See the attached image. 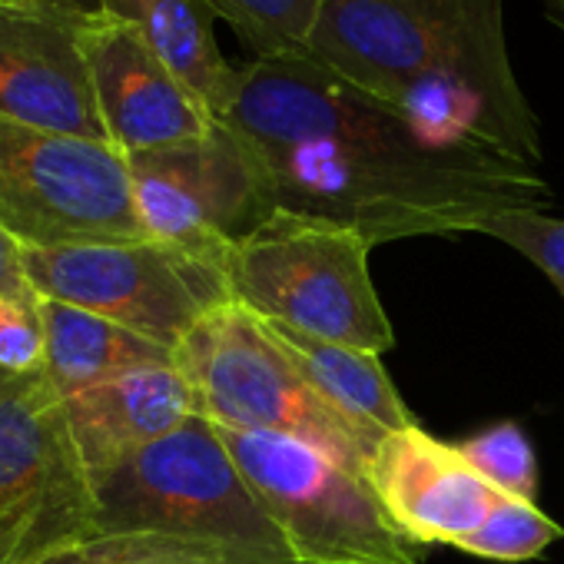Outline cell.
Wrapping results in <instances>:
<instances>
[{
	"mask_svg": "<svg viewBox=\"0 0 564 564\" xmlns=\"http://www.w3.org/2000/svg\"><path fill=\"white\" fill-rule=\"evenodd\" d=\"M216 120L246 143L275 209L343 223L372 246L478 232L498 213L554 199L534 166L438 143L306 54L236 67Z\"/></svg>",
	"mask_w": 564,
	"mask_h": 564,
	"instance_id": "1",
	"label": "cell"
},
{
	"mask_svg": "<svg viewBox=\"0 0 564 564\" xmlns=\"http://www.w3.org/2000/svg\"><path fill=\"white\" fill-rule=\"evenodd\" d=\"M306 57L402 110L438 143L541 163L505 0H323Z\"/></svg>",
	"mask_w": 564,
	"mask_h": 564,
	"instance_id": "2",
	"label": "cell"
},
{
	"mask_svg": "<svg viewBox=\"0 0 564 564\" xmlns=\"http://www.w3.org/2000/svg\"><path fill=\"white\" fill-rule=\"evenodd\" d=\"M90 478L94 538L183 541L223 564H300L203 415Z\"/></svg>",
	"mask_w": 564,
	"mask_h": 564,
	"instance_id": "3",
	"label": "cell"
},
{
	"mask_svg": "<svg viewBox=\"0 0 564 564\" xmlns=\"http://www.w3.org/2000/svg\"><path fill=\"white\" fill-rule=\"evenodd\" d=\"M376 246L333 219L272 209L223 256L229 300L265 323L382 356L392 323L369 272Z\"/></svg>",
	"mask_w": 564,
	"mask_h": 564,
	"instance_id": "4",
	"label": "cell"
},
{
	"mask_svg": "<svg viewBox=\"0 0 564 564\" xmlns=\"http://www.w3.org/2000/svg\"><path fill=\"white\" fill-rule=\"evenodd\" d=\"M173 366L189 386L196 415L219 429L290 435L362 475L386 438L333 409L272 329L239 303L206 313L173 349Z\"/></svg>",
	"mask_w": 564,
	"mask_h": 564,
	"instance_id": "5",
	"label": "cell"
},
{
	"mask_svg": "<svg viewBox=\"0 0 564 564\" xmlns=\"http://www.w3.org/2000/svg\"><path fill=\"white\" fill-rule=\"evenodd\" d=\"M216 432L300 564L422 561L425 544L399 528L369 475L290 435Z\"/></svg>",
	"mask_w": 564,
	"mask_h": 564,
	"instance_id": "6",
	"label": "cell"
},
{
	"mask_svg": "<svg viewBox=\"0 0 564 564\" xmlns=\"http://www.w3.org/2000/svg\"><path fill=\"white\" fill-rule=\"evenodd\" d=\"M0 232L21 249L147 239L127 153L0 117Z\"/></svg>",
	"mask_w": 564,
	"mask_h": 564,
	"instance_id": "7",
	"label": "cell"
},
{
	"mask_svg": "<svg viewBox=\"0 0 564 564\" xmlns=\"http://www.w3.org/2000/svg\"><path fill=\"white\" fill-rule=\"evenodd\" d=\"M21 269L37 300L97 313L166 349L206 313L232 303L216 262L153 239L21 249Z\"/></svg>",
	"mask_w": 564,
	"mask_h": 564,
	"instance_id": "8",
	"label": "cell"
},
{
	"mask_svg": "<svg viewBox=\"0 0 564 564\" xmlns=\"http://www.w3.org/2000/svg\"><path fill=\"white\" fill-rule=\"evenodd\" d=\"M94 478L47 376L0 395V564H44L94 541Z\"/></svg>",
	"mask_w": 564,
	"mask_h": 564,
	"instance_id": "9",
	"label": "cell"
},
{
	"mask_svg": "<svg viewBox=\"0 0 564 564\" xmlns=\"http://www.w3.org/2000/svg\"><path fill=\"white\" fill-rule=\"evenodd\" d=\"M127 160L147 239L219 269L226 249L275 209L259 163L219 120L199 140Z\"/></svg>",
	"mask_w": 564,
	"mask_h": 564,
	"instance_id": "10",
	"label": "cell"
},
{
	"mask_svg": "<svg viewBox=\"0 0 564 564\" xmlns=\"http://www.w3.org/2000/svg\"><path fill=\"white\" fill-rule=\"evenodd\" d=\"M90 18L57 4H0V117L107 140L84 61Z\"/></svg>",
	"mask_w": 564,
	"mask_h": 564,
	"instance_id": "11",
	"label": "cell"
},
{
	"mask_svg": "<svg viewBox=\"0 0 564 564\" xmlns=\"http://www.w3.org/2000/svg\"><path fill=\"white\" fill-rule=\"evenodd\" d=\"M84 61L107 143L120 153L189 143L216 127L209 107L130 24L94 14L84 28Z\"/></svg>",
	"mask_w": 564,
	"mask_h": 564,
	"instance_id": "12",
	"label": "cell"
},
{
	"mask_svg": "<svg viewBox=\"0 0 564 564\" xmlns=\"http://www.w3.org/2000/svg\"><path fill=\"white\" fill-rule=\"evenodd\" d=\"M369 481L389 514L419 544H462L498 501L475 465L425 429L389 432L369 465Z\"/></svg>",
	"mask_w": 564,
	"mask_h": 564,
	"instance_id": "13",
	"label": "cell"
},
{
	"mask_svg": "<svg viewBox=\"0 0 564 564\" xmlns=\"http://www.w3.org/2000/svg\"><path fill=\"white\" fill-rule=\"evenodd\" d=\"M61 405L90 475L120 465L196 415L189 386L173 362L110 376L64 395Z\"/></svg>",
	"mask_w": 564,
	"mask_h": 564,
	"instance_id": "14",
	"label": "cell"
},
{
	"mask_svg": "<svg viewBox=\"0 0 564 564\" xmlns=\"http://www.w3.org/2000/svg\"><path fill=\"white\" fill-rule=\"evenodd\" d=\"M100 14L140 31L160 61L219 117L236 64L216 44V14L206 0H100Z\"/></svg>",
	"mask_w": 564,
	"mask_h": 564,
	"instance_id": "15",
	"label": "cell"
},
{
	"mask_svg": "<svg viewBox=\"0 0 564 564\" xmlns=\"http://www.w3.org/2000/svg\"><path fill=\"white\" fill-rule=\"evenodd\" d=\"M265 326L282 343V349L293 356L306 382L359 429L372 435H389L415 425L376 352L326 343L279 323H265Z\"/></svg>",
	"mask_w": 564,
	"mask_h": 564,
	"instance_id": "16",
	"label": "cell"
},
{
	"mask_svg": "<svg viewBox=\"0 0 564 564\" xmlns=\"http://www.w3.org/2000/svg\"><path fill=\"white\" fill-rule=\"evenodd\" d=\"M41 319L47 333L44 376L61 399L140 366L173 362V349L67 303L41 300Z\"/></svg>",
	"mask_w": 564,
	"mask_h": 564,
	"instance_id": "17",
	"label": "cell"
},
{
	"mask_svg": "<svg viewBox=\"0 0 564 564\" xmlns=\"http://www.w3.org/2000/svg\"><path fill=\"white\" fill-rule=\"evenodd\" d=\"M252 57L306 54L323 0H206Z\"/></svg>",
	"mask_w": 564,
	"mask_h": 564,
	"instance_id": "18",
	"label": "cell"
},
{
	"mask_svg": "<svg viewBox=\"0 0 564 564\" xmlns=\"http://www.w3.org/2000/svg\"><path fill=\"white\" fill-rule=\"evenodd\" d=\"M561 534L564 528L554 524L534 501L498 495L488 518L458 547L488 561H531Z\"/></svg>",
	"mask_w": 564,
	"mask_h": 564,
	"instance_id": "19",
	"label": "cell"
},
{
	"mask_svg": "<svg viewBox=\"0 0 564 564\" xmlns=\"http://www.w3.org/2000/svg\"><path fill=\"white\" fill-rule=\"evenodd\" d=\"M458 448L491 488H498L501 495L521 498V501H534L538 465H534L531 442L524 438V432L514 422L491 425Z\"/></svg>",
	"mask_w": 564,
	"mask_h": 564,
	"instance_id": "20",
	"label": "cell"
},
{
	"mask_svg": "<svg viewBox=\"0 0 564 564\" xmlns=\"http://www.w3.org/2000/svg\"><path fill=\"white\" fill-rule=\"evenodd\" d=\"M478 232L495 236L531 259L564 296V219L544 216L541 209H508L485 219Z\"/></svg>",
	"mask_w": 564,
	"mask_h": 564,
	"instance_id": "21",
	"label": "cell"
},
{
	"mask_svg": "<svg viewBox=\"0 0 564 564\" xmlns=\"http://www.w3.org/2000/svg\"><path fill=\"white\" fill-rule=\"evenodd\" d=\"M0 372L14 379H34L47 372L41 300L0 296Z\"/></svg>",
	"mask_w": 564,
	"mask_h": 564,
	"instance_id": "22",
	"label": "cell"
},
{
	"mask_svg": "<svg viewBox=\"0 0 564 564\" xmlns=\"http://www.w3.org/2000/svg\"><path fill=\"white\" fill-rule=\"evenodd\" d=\"M117 564H223L213 551L166 541V538H133L130 551Z\"/></svg>",
	"mask_w": 564,
	"mask_h": 564,
	"instance_id": "23",
	"label": "cell"
},
{
	"mask_svg": "<svg viewBox=\"0 0 564 564\" xmlns=\"http://www.w3.org/2000/svg\"><path fill=\"white\" fill-rule=\"evenodd\" d=\"M133 538H94L87 544L67 547L44 564H117L130 551Z\"/></svg>",
	"mask_w": 564,
	"mask_h": 564,
	"instance_id": "24",
	"label": "cell"
},
{
	"mask_svg": "<svg viewBox=\"0 0 564 564\" xmlns=\"http://www.w3.org/2000/svg\"><path fill=\"white\" fill-rule=\"evenodd\" d=\"M0 296L37 300L24 279V269H21V246L8 232H0Z\"/></svg>",
	"mask_w": 564,
	"mask_h": 564,
	"instance_id": "25",
	"label": "cell"
},
{
	"mask_svg": "<svg viewBox=\"0 0 564 564\" xmlns=\"http://www.w3.org/2000/svg\"><path fill=\"white\" fill-rule=\"evenodd\" d=\"M0 4H57L84 14H100V0H0Z\"/></svg>",
	"mask_w": 564,
	"mask_h": 564,
	"instance_id": "26",
	"label": "cell"
},
{
	"mask_svg": "<svg viewBox=\"0 0 564 564\" xmlns=\"http://www.w3.org/2000/svg\"><path fill=\"white\" fill-rule=\"evenodd\" d=\"M544 14L554 28L564 31V0H544Z\"/></svg>",
	"mask_w": 564,
	"mask_h": 564,
	"instance_id": "27",
	"label": "cell"
},
{
	"mask_svg": "<svg viewBox=\"0 0 564 564\" xmlns=\"http://www.w3.org/2000/svg\"><path fill=\"white\" fill-rule=\"evenodd\" d=\"M14 382H18L14 376H4V372H0V395H4V392H8V389L14 386Z\"/></svg>",
	"mask_w": 564,
	"mask_h": 564,
	"instance_id": "28",
	"label": "cell"
}]
</instances>
